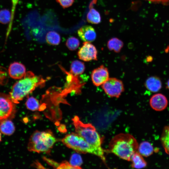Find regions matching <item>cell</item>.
Instances as JSON below:
<instances>
[{
  "label": "cell",
  "instance_id": "1",
  "mask_svg": "<svg viewBox=\"0 0 169 169\" xmlns=\"http://www.w3.org/2000/svg\"><path fill=\"white\" fill-rule=\"evenodd\" d=\"M138 144L135 137L129 134L121 133L114 137L109 146V152L124 160L131 161L138 151Z\"/></svg>",
  "mask_w": 169,
  "mask_h": 169
},
{
  "label": "cell",
  "instance_id": "2",
  "mask_svg": "<svg viewBox=\"0 0 169 169\" xmlns=\"http://www.w3.org/2000/svg\"><path fill=\"white\" fill-rule=\"evenodd\" d=\"M45 80L41 76L35 75L31 72L26 73L24 76L13 86L10 96L13 102L19 103L37 87L43 86Z\"/></svg>",
  "mask_w": 169,
  "mask_h": 169
},
{
  "label": "cell",
  "instance_id": "3",
  "mask_svg": "<svg viewBox=\"0 0 169 169\" xmlns=\"http://www.w3.org/2000/svg\"><path fill=\"white\" fill-rule=\"evenodd\" d=\"M62 141L66 146L78 153L95 155L99 157L105 163L103 149H100L91 146L76 133L67 135L62 140Z\"/></svg>",
  "mask_w": 169,
  "mask_h": 169
},
{
  "label": "cell",
  "instance_id": "4",
  "mask_svg": "<svg viewBox=\"0 0 169 169\" xmlns=\"http://www.w3.org/2000/svg\"><path fill=\"white\" fill-rule=\"evenodd\" d=\"M56 141V138L50 131H36L29 139L28 149L30 151L49 153Z\"/></svg>",
  "mask_w": 169,
  "mask_h": 169
},
{
  "label": "cell",
  "instance_id": "5",
  "mask_svg": "<svg viewBox=\"0 0 169 169\" xmlns=\"http://www.w3.org/2000/svg\"><path fill=\"white\" fill-rule=\"evenodd\" d=\"M76 133L82 137L90 145L102 149V139L95 127L92 124L84 123L77 116L72 119Z\"/></svg>",
  "mask_w": 169,
  "mask_h": 169
},
{
  "label": "cell",
  "instance_id": "6",
  "mask_svg": "<svg viewBox=\"0 0 169 169\" xmlns=\"http://www.w3.org/2000/svg\"><path fill=\"white\" fill-rule=\"evenodd\" d=\"M15 104L9 95L0 92V124L14 117L16 111Z\"/></svg>",
  "mask_w": 169,
  "mask_h": 169
},
{
  "label": "cell",
  "instance_id": "7",
  "mask_svg": "<svg viewBox=\"0 0 169 169\" xmlns=\"http://www.w3.org/2000/svg\"><path fill=\"white\" fill-rule=\"evenodd\" d=\"M101 87L105 93L111 97H119L124 90L122 81L115 78H109Z\"/></svg>",
  "mask_w": 169,
  "mask_h": 169
},
{
  "label": "cell",
  "instance_id": "8",
  "mask_svg": "<svg viewBox=\"0 0 169 169\" xmlns=\"http://www.w3.org/2000/svg\"><path fill=\"white\" fill-rule=\"evenodd\" d=\"M79 58L86 62L97 60V51L95 46L90 42H84L78 52Z\"/></svg>",
  "mask_w": 169,
  "mask_h": 169
},
{
  "label": "cell",
  "instance_id": "9",
  "mask_svg": "<svg viewBox=\"0 0 169 169\" xmlns=\"http://www.w3.org/2000/svg\"><path fill=\"white\" fill-rule=\"evenodd\" d=\"M108 69L103 65L94 69L92 72L91 78L93 84L98 86L102 85L109 79Z\"/></svg>",
  "mask_w": 169,
  "mask_h": 169
},
{
  "label": "cell",
  "instance_id": "10",
  "mask_svg": "<svg viewBox=\"0 0 169 169\" xmlns=\"http://www.w3.org/2000/svg\"><path fill=\"white\" fill-rule=\"evenodd\" d=\"M149 103L151 108L156 111H161L167 107L168 100L165 95L161 93L154 95L150 100Z\"/></svg>",
  "mask_w": 169,
  "mask_h": 169
},
{
  "label": "cell",
  "instance_id": "11",
  "mask_svg": "<svg viewBox=\"0 0 169 169\" xmlns=\"http://www.w3.org/2000/svg\"><path fill=\"white\" fill-rule=\"evenodd\" d=\"M77 33L80 38L84 42L91 43L95 40L96 34L95 29L91 26H84L77 31Z\"/></svg>",
  "mask_w": 169,
  "mask_h": 169
},
{
  "label": "cell",
  "instance_id": "12",
  "mask_svg": "<svg viewBox=\"0 0 169 169\" xmlns=\"http://www.w3.org/2000/svg\"><path fill=\"white\" fill-rule=\"evenodd\" d=\"M8 73L9 76L14 79H20L25 75L26 68L23 64L15 62L11 64L8 68Z\"/></svg>",
  "mask_w": 169,
  "mask_h": 169
},
{
  "label": "cell",
  "instance_id": "13",
  "mask_svg": "<svg viewBox=\"0 0 169 169\" xmlns=\"http://www.w3.org/2000/svg\"><path fill=\"white\" fill-rule=\"evenodd\" d=\"M145 86L149 91L156 92L162 87V83L160 78L156 76H152L148 78L145 82Z\"/></svg>",
  "mask_w": 169,
  "mask_h": 169
},
{
  "label": "cell",
  "instance_id": "14",
  "mask_svg": "<svg viewBox=\"0 0 169 169\" xmlns=\"http://www.w3.org/2000/svg\"><path fill=\"white\" fill-rule=\"evenodd\" d=\"M131 161L132 162L131 166L133 168L141 169L147 166V163L142 156L137 151L133 155Z\"/></svg>",
  "mask_w": 169,
  "mask_h": 169
},
{
  "label": "cell",
  "instance_id": "15",
  "mask_svg": "<svg viewBox=\"0 0 169 169\" xmlns=\"http://www.w3.org/2000/svg\"><path fill=\"white\" fill-rule=\"evenodd\" d=\"M138 152L142 156L147 157L151 155L154 152V148L151 144L148 141L142 142L138 146Z\"/></svg>",
  "mask_w": 169,
  "mask_h": 169
},
{
  "label": "cell",
  "instance_id": "16",
  "mask_svg": "<svg viewBox=\"0 0 169 169\" xmlns=\"http://www.w3.org/2000/svg\"><path fill=\"white\" fill-rule=\"evenodd\" d=\"M15 131V126L11 120H5L0 124V131L3 134L10 135Z\"/></svg>",
  "mask_w": 169,
  "mask_h": 169
},
{
  "label": "cell",
  "instance_id": "17",
  "mask_svg": "<svg viewBox=\"0 0 169 169\" xmlns=\"http://www.w3.org/2000/svg\"><path fill=\"white\" fill-rule=\"evenodd\" d=\"M90 10L87 15V21L92 24H98L101 21V18L100 13L95 9L90 6Z\"/></svg>",
  "mask_w": 169,
  "mask_h": 169
},
{
  "label": "cell",
  "instance_id": "18",
  "mask_svg": "<svg viewBox=\"0 0 169 169\" xmlns=\"http://www.w3.org/2000/svg\"><path fill=\"white\" fill-rule=\"evenodd\" d=\"M123 45V43L121 40L115 37L109 39L107 44L108 49L116 53H119Z\"/></svg>",
  "mask_w": 169,
  "mask_h": 169
},
{
  "label": "cell",
  "instance_id": "19",
  "mask_svg": "<svg viewBox=\"0 0 169 169\" xmlns=\"http://www.w3.org/2000/svg\"><path fill=\"white\" fill-rule=\"evenodd\" d=\"M85 66L84 63L78 60L73 61L70 65V71L75 76L82 74L84 71Z\"/></svg>",
  "mask_w": 169,
  "mask_h": 169
},
{
  "label": "cell",
  "instance_id": "20",
  "mask_svg": "<svg viewBox=\"0 0 169 169\" xmlns=\"http://www.w3.org/2000/svg\"><path fill=\"white\" fill-rule=\"evenodd\" d=\"M160 140L165 152L169 155V125L164 127Z\"/></svg>",
  "mask_w": 169,
  "mask_h": 169
},
{
  "label": "cell",
  "instance_id": "21",
  "mask_svg": "<svg viewBox=\"0 0 169 169\" xmlns=\"http://www.w3.org/2000/svg\"><path fill=\"white\" fill-rule=\"evenodd\" d=\"M47 42L49 44L56 45L59 44L61 38L59 34L54 31H50L47 34L46 36Z\"/></svg>",
  "mask_w": 169,
  "mask_h": 169
},
{
  "label": "cell",
  "instance_id": "22",
  "mask_svg": "<svg viewBox=\"0 0 169 169\" xmlns=\"http://www.w3.org/2000/svg\"><path fill=\"white\" fill-rule=\"evenodd\" d=\"M25 104L28 109L33 111L38 110L39 107L38 100L33 96L28 99Z\"/></svg>",
  "mask_w": 169,
  "mask_h": 169
},
{
  "label": "cell",
  "instance_id": "23",
  "mask_svg": "<svg viewBox=\"0 0 169 169\" xmlns=\"http://www.w3.org/2000/svg\"><path fill=\"white\" fill-rule=\"evenodd\" d=\"M11 13L8 9H3L0 10V23L6 24L11 22Z\"/></svg>",
  "mask_w": 169,
  "mask_h": 169
},
{
  "label": "cell",
  "instance_id": "24",
  "mask_svg": "<svg viewBox=\"0 0 169 169\" xmlns=\"http://www.w3.org/2000/svg\"><path fill=\"white\" fill-rule=\"evenodd\" d=\"M69 163L75 169H81L82 160L81 156L76 153L74 154L71 157Z\"/></svg>",
  "mask_w": 169,
  "mask_h": 169
},
{
  "label": "cell",
  "instance_id": "25",
  "mask_svg": "<svg viewBox=\"0 0 169 169\" xmlns=\"http://www.w3.org/2000/svg\"><path fill=\"white\" fill-rule=\"evenodd\" d=\"M80 44L79 40L74 37H71L67 40L66 45L67 47L70 50H74L77 49Z\"/></svg>",
  "mask_w": 169,
  "mask_h": 169
},
{
  "label": "cell",
  "instance_id": "26",
  "mask_svg": "<svg viewBox=\"0 0 169 169\" xmlns=\"http://www.w3.org/2000/svg\"><path fill=\"white\" fill-rule=\"evenodd\" d=\"M64 8L71 6L73 3L74 0H56Z\"/></svg>",
  "mask_w": 169,
  "mask_h": 169
},
{
  "label": "cell",
  "instance_id": "27",
  "mask_svg": "<svg viewBox=\"0 0 169 169\" xmlns=\"http://www.w3.org/2000/svg\"><path fill=\"white\" fill-rule=\"evenodd\" d=\"M19 0H11V2L12 3V18L11 21L10 23L9 24V28H8V30L9 31H11V26L12 25V22L14 18V14L15 11V9L16 8V6L17 4L18 3Z\"/></svg>",
  "mask_w": 169,
  "mask_h": 169
},
{
  "label": "cell",
  "instance_id": "28",
  "mask_svg": "<svg viewBox=\"0 0 169 169\" xmlns=\"http://www.w3.org/2000/svg\"><path fill=\"white\" fill-rule=\"evenodd\" d=\"M58 169H74L75 168L71 166L69 163L67 161H64L59 165Z\"/></svg>",
  "mask_w": 169,
  "mask_h": 169
},
{
  "label": "cell",
  "instance_id": "29",
  "mask_svg": "<svg viewBox=\"0 0 169 169\" xmlns=\"http://www.w3.org/2000/svg\"><path fill=\"white\" fill-rule=\"evenodd\" d=\"M155 3H160L164 5H169V0H145Z\"/></svg>",
  "mask_w": 169,
  "mask_h": 169
},
{
  "label": "cell",
  "instance_id": "30",
  "mask_svg": "<svg viewBox=\"0 0 169 169\" xmlns=\"http://www.w3.org/2000/svg\"><path fill=\"white\" fill-rule=\"evenodd\" d=\"M152 59L153 58L151 56H149L146 58V61L148 62L151 61Z\"/></svg>",
  "mask_w": 169,
  "mask_h": 169
},
{
  "label": "cell",
  "instance_id": "31",
  "mask_svg": "<svg viewBox=\"0 0 169 169\" xmlns=\"http://www.w3.org/2000/svg\"><path fill=\"white\" fill-rule=\"evenodd\" d=\"M166 88L169 90V79L167 82L166 84Z\"/></svg>",
  "mask_w": 169,
  "mask_h": 169
},
{
  "label": "cell",
  "instance_id": "32",
  "mask_svg": "<svg viewBox=\"0 0 169 169\" xmlns=\"http://www.w3.org/2000/svg\"><path fill=\"white\" fill-rule=\"evenodd\" d=\"M1 141V133L0 132V142Z\"/></svg>",
  "mask_w": 169,
  "mask_h": 169
}]
</instances>
